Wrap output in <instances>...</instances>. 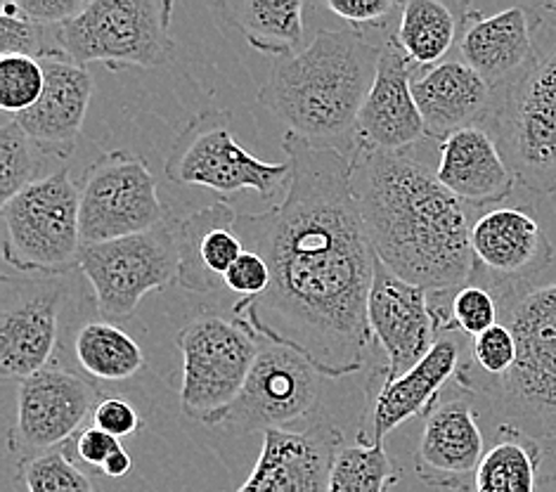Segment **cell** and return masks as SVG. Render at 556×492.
Instances as JSON below:
<instances>
[{
	"label": "cell",
	"mask_w": 556,
	"mask_h": 492,
	"mask_svg": "<svg viewBox=\"0 0 556 492\" xmlns=\"http://www.w3.org/2000/svg\"><path fill=\"white\" fill-rule=\"evenodd\" d=\"M287 194L263 214L237 216L244 249L270 268V287L232 315L258 337L301 353L323 377L363 367L377 254L353 194V154L285 133Z\"/></svg>",
	"instance_id": "6da1fadb"
},
{
	"label": "cell",
	"mask_w": 556,
	"mask_h": 492,
	"mask_svg": "<svg viewBox=\"0 0 556 492\" xmlns=\"http://www.w3.org/2000/svg\"><path fill=\"white\" fill-rule=\"evenodd\" d=\"M353 194L377 258L431 305L453 301L473 282L467 204L427 164L407 154L355 148Z\"/></svg>",
	"instance_id": "7a4b0ae2"
},
{
	"label": "cell",
	"mask_w": 556,
	"mask_h": 492,
	"mask_svg": "<svg viewBox=\"0 0 556 492\" xmlns=\"http://www.w3.org/2000/svg\"><path fill=\"white\" fill-rule=\"evenodd\" d=\"M379 58L381 48L353 29L317 31L296 55L275 62L258 102L299 138L353 154Z\"/></svg>",
	"instance_id": "3957f363"
},
{
	"label": "cell",
	"mask_w": 556,
	"mask_h": 492,
	"mask_svg": "<svg viewBox=\"0 0 556 492\" xmlns=\"http://www.w3.org/2000/svg\"><path fill=\"white\" fill-rule=\"evenodd\" d=\"M168 0H90L81 15L50 31L52 48L81 66L102 62L114 72L150 70L174 60Z\"/></svg>",
	"instance_id": "277c9868"
},
{
	"label": "cell",
	"mask_w": 556,
	"mask_h": 492,
	"mask_svg": "<svg viewBox=\"0 0 556 492\" xmlns=\"http://www.w3.org/2000/svg\"><path fill=\"white\" fill-rule=\"evenodd\" d=\"M78 185L58 168L3 204V256L26 275L62 277L81 265Z\"/></svg>",
	"instance_id": "5b68a950"
},
{
	"label": "cell",
	"mask_w": 556,
	"mask_h": 492,
	"mask_svg": "<svg viewBox=\"0 0 556 492\" xmlns=\"http://www.w3.org/2000/svg\"><path fill=\"white\" fill-rule=\"evenodd\" d=\"M182 353L180 407L192 421L216 427L240 398L261 341L240 317L200 315L178 331Z\"/></svg>",
	"instance_id": "8992f818"
},
{
	"label": "cell",
	"mask_w": 556,
	"mask_h": 492,
	"mask_svg": "<svg viewBox=\"0 0 556 492\" xmlns=\"http://www.w3.org/2000/svg\"><path fill=\"white\" fill-rule=\"evenodd\" d=\"M164 176L176 185L218 194L256 192L270 202L289 182L291 164L254 156L235 140L230 110H206L178 133L164 162Z\"/></svg>",
	"instance_id": "52a82bcc"
},
{
	"label": "cell",
	"mask_w": 556,
	"mask_h": 492,
	"mask_svg": "<svg viewBox=\"0 0 556 492\" xmlns=\"http://www.w3.org/2000/svg\"><path fill=\"white\" fill-rule=\"evenodd\" d=\"M490 122L514 178L535 194L556 192V48L500 92Z\"/></svg>",
	"instance_id": "ba28073f"
},
{
	"label": "cell",
	"mask_w": 556,
	"mask_h": 492,
	"mask_svg": "<svg viewBox=\"0 0 556 492\" xmlns=\"http://www.w3.org/2000/svg\"><path fill=\"white\" fill-rule=\"evenodd\" d=\"M500 323L516 339V365L495 393L526 419L556 415V285L505 287L493 291Z\"/></svg>",
	"instance_id": "9c48e42d"
},
{
	"label": "cell",
	"mask_w": 556,
	"mask_h": 492,
	"mask_svg": "<svg viewBox=\"0 0 556 492\" xmlns=\"http://www.w3.org/2000/svg\"><path fill=\"white\" fill-rule=\"evenodd\" d=\"M78 268L96 291L98 311L104 320H126L150 291L178 282L176 223L166 218L148 232L84 247Z\"/></svg>",
	"instance_id": "30bf717a"
},
{
	"label": "cell",
	"mask_w": 556,
	"mask_h": 492,
	"mask_svg": "<svg viewBox=\"0 0 556 492\" xmlns=\"http://www.w3.org/2000/svg\"><path fill=\"white\" fill-rule=\"evenodd\" d=\"M84 247L148 232L168 216L142 156L124 150L96 156L78 182Z\"/></svg>",
	"instance_id": "8fae6325"
},
{
	"label": "cell",
	"mask_w": 556,
	"mask_h": 492,
	"mask_svg": "<svg viewBox=\"0 0 556 492\" xmlns=\"http://www.w3.org/2000/svg\"><path fill=\"white\" fill-rule=\"evenodd\" d=\"M100 389L76 371L46 367L20 381L8 447L17 464L67 445L100 405Z\"/></svg>",
	"instance_id": "7c38bea8"
},
{
	"label": "cell",
	"mask_w": 556,
	"mask_h": 492,
	"mask_svg": "<svg viewBox=\"0 0 556 492\" xmlns=\"http://www.w3.org/2000/svg\"><path fill=\"white\" fill-rule=\"evenodd\" d=\"M0 371L24 381L50 367L58 351L60 311L67 299L62 277L0 279Z\"/></svg>",
	"instance_id": "4fadbf2b"
},
{
	"label": "cell",
	"mask_w": 556,
	"mask_h": 492,
	"mask_svg": "<svg viewBox=\"0 0 556 492\" xmlns=\"http://www.w3.org/2000/svg\"><path fill=\"white\" fill-rule=\"evenodd\" d=\"M320 371L287 345L261 343L244 389L223 424L242 431L285 429L311 415L320 401Z\"/></svg>",
	"instance_id": "5bb4252c"
},
{
	"label": "cell",
	"mask_w": 556,
	"mask_h": 492,
	"mask_svg": "<svg viewBox=\"0 0 556 492\" xmlns=\"http://www.w3.org/2000/svg\"><path fill=\"white\" fill-rule=\"evenodd\" d=\"M367 323L372 341L387 353V365L379 369L381 381L403 377L443 337L427 291L393 275L379 258L369 291Z\"/></svg>",
	"instance_id": "9a60e30c"
},
{
	"label": "cell",
	"mask_w": 556,
	"mask_h": 492,
	"mask_svg": "<svg viewBox=\"0 0 556 492\" xmlns=\"http://www.w3.org/2000/svg\"><path fill=\"white\" fill-rule=\"evenodd\" d=\"M483 455L485 443L471 405V393L457 386V393L441 395V401L424 419L415 452V471L429 488L471 492Z\"/></svg>",
	"instance_id": "2e32d148"
},
{
	"label": "cell",
	"mask_w": 556,
	"mask_h": 492,
	"mask_svg": "<svg viewBox=\"0 0 556 492\" xmlns=\"http://www.w3.org/2000/svg\"><path fill=\"white\" fill-rule=\"evenodd\" d=\"M471 251L476 279L485 289L528 285L547 268L554 247L542 225L523 209H490L471 225Z\"/></svg>",
	"instance_id": "e0dca14e"
},
{
	"label": "cell",
	"mask_w": 556,
	"mask_h": 492,
	"mask_svg": "<svg viewBox=\"0 0 556 492\" xmlns=\"http://www.w3.org/2000/svg\"><path fill=\"white\" fill-rule=\"evenodd\" d=\"M413 66L393 38L381 46L375 86L357 116V148L405 154L427 138V126L413 96Z\"/></svg>",
	"instance_id": "ac0fdd59"
},
{
	"label": "cell",
	"mask_w": 556,
	"mask_h": 492,
	"mask_svg": "<svg viewBox=\"0 0 556 492\" xmlns=\"http://www.w3.org/2000/svg\"><path fill=\"white\" fill-rule=\"evenodd\" d=\"M343 431L315 424L306 431L270 429L263 433L256 467L235 492H327Z\"/></svg>",
	"instance_id": "d6986e66"
},
{
	"label": "cell",
	"mask_w": 556,
	"mask_h": 492,
	"mask_svg": "<svg viewBox=\"0 0 556 492\" xmlns=\"http://www.w3.org/2000/svg\"><path fill=\"white\" fill-rule=\"evenodd\" d=\"M38 62L46 72L41 100L15 118L43 154L70 159L81 138L92 100V76L86 66L64 58L62 52H52Z\"/></svg>",
	"instance_id": "ffe728a7"
},
{
	"label": "cell",
	"mask_w": 556,
	"mask_h": 492,
	"mask_svg": "<svg viewBox=\"0 0 556 492\" xmlns=\"http://www.w3.org/2000/svg\"><path fill=\"white\" fill-rule=\"evenodd\" d=\"M459 55L495 92L507 90L538 62L535 20L526 8L488 17L469 12L462 22Z\"/></svg>",
	"instance_id": "44dd1931"
},
{
	"label": "cell",
	"mask_w": 556,
	"mask_h": 492,
	"mask_svg": "<svg viewBox=\"0 0 556 492\" xmlns=\"http://www.w3.org/2000/svg\"><path fill=\"white\" fill-rule=\"evenodd\" d=\"M462 365H465L462 361V335L459 331H445L413 369L393 381H381L372 398V407L367 412L372 431L363 433L372 443H383V438L407 419L421 415L427 417L431 407L441 401L445 383L457 377Z\"/></svg>",
	"instance_id": "7402d4cb"
},
{
	"label": "cell",
	"mask_w": 556,
	"mask_h": 492,
	"mask_svg": "<svg viewBox=\"0 0 556 492\" xmlns=\"http://www.w3.org/2000/svg\"><path fill=\"white\" fill-rule=\"evenodd\" d=\"M235 223V209L223 199L176 223L178 287L192 294H216L225 289V275L247 251Z\"/></svg>",
	"instance_id": "603a6c76"
},
{
	"label": "cell",
	"mask_w": 556,
	"mask_h": 492,
	"mask_svg": "<svg viewBox=\"0 0 556 492\" xmlns=\"http://www.w3.org/2000/svg\"><path fill=\"white\" fill-rule=\"evenodd\" d=\"M413 96L427 136L445 140L457 130L481 126L495 112L497 96L465 62L450 60L415 76Z\"/></svg>",
	"instance_id": "cb8c5ba5"
},
{
	"label": "cell",
	"mask_w": 556,
	"mask_h": 492,
	"mask_svg": "<svg viewBox=\"0 0 556 492\" xmlns=\"http://www.w3.org/2000/svg\"><path fill=\"white\" fill-rule=\"evenodd\" d=\"M435 176L459 202L473 206L502 202L516 185L495 138L483 126L457 130L441 142Z\"/></svg>",
	"instance_id": "d4e9b609"
},
{
	"label": "cell",
	"mask_w": 556,
	"mask_h": 492,
	"mask_svg": "<svg viewBox=\"0 0 556 492\" xmlns=\"http://www.w3.org/2000/svg\"><path fill=\"white\" fill-rule=\"evenodd\" d=\"M214 8L263 55H296L303 41L301 0H225Z\"/></svg>",
	"instance_id": "484cf974"
},
{
	"label": "cell",
	"mask_w": 556,
	"mask_h": 492,
	"mask_svg": "<svg viewBox=\"0 0 556 492\" xmlns=\"http://www.w3.org/2000/svg\"><path fill=\"white\" fill-rule=\"evenodd\" d=\"M542 450L535 436L514 424H500L495 443L485 450L471 492H538Z\"/></svg>",
	"instance_id": "4316f807"
},
{
	"label": "cell",
	"mask_w": 556,
	"mask_h": 492,
	"mask_svg": "<svg viewBox=\"0 0 556 492\" xmlns=\"http://www.w3.org/2000/svg\"><path fill=\"white\" fill-rule=\"evenodd\" d=\"M462 22L465 17L441 0H409L401 5V24L393 41L415 66H435L455 46Z\"/></svg>",
	"instance_id": "83f0119b"
},
{
	"label": "cell",
	"mask_w": 556,
	"mask_h": 492,
	"mask_svg": "<svg viewBox=\"0 0 556 492\" xmlns=\"http://www.w3.org/2000/svg\"><path fill=\"white\" fill-rule=\"evenodd\" d=\"M74 353L86 375L102 381H126L144 365L138 341L108 320H90L78 329Z\"/></svg>",
	"instance_id": "f1b7e54d"
},
{
	"label": "cell",
	"mask_w": 556,
	"mask_h": 492,
	"mask_svg": "<svg viewBox=\"0 0 556 492\" xmlns=\"http://www.w3.org/2000/svg\"><path fill=\"white\" fill-rule=\"evenodd\" d=\"M403 478L383 443H372L361 431L355 445H341L337 452L327 492H391Z\"/></svg>",
	"instance_id": "f546056e"
},
{
	"label": "cell",
	"mask_w": 556,
	"mask_h": 492,
	"mask_svg": "<svg viewBox=\"0 0 556 492\" xmlns=\"http://www.w3.org/2000/svg\"><path fill=\"white\" fill-rule=\"evenodd\" d=\"M48 154L26 136V130L12 116L0 126V202H10L22 190L41 180Z\"/></svg>",
	"instance_id": "4dcf8cb0"
},
{
	"label": "cell",
	"mask_w": 556,
	"mask_h": 492,
	"mask_svg": "<svg viewBox=\"0 0 556 492\" xmlns=\"http://www.w3.org/2000/svg\"><path fill=\"white\" fill-rule=\"evenodd\" d=\"M17 476L26 492H100L96 481L72 462L67 447L20 462Z\"/></svg>",
	"instance_id": "1f68e13d"
},
{
	"label": "cell",
	"mask_w": 556,
	"mask_h": 492,
	"mask_svg": "<svg viewBox=\"0 0 556 492\" xmlns=\"http://www.w3.org/2000/svg\"><path fill=\"white\" fill-rule=\"evenodd\" d=\"M46 86L43 64L34 58H0V110L20 116L41 100Z\"/></svg>",
	"instance_id": "d6a6232c"
},
{
	"label": "cell",
	"mask_w": 556,
	"mask_h": 492,
	"mask_svg": "<svg viewBox=\"0 0 556 492\" xmlns=\"http://www.w3.org/2000/svg\"><path fill=\"white\" fill-rule=\"evenodd\" d=\"M46 26L31 22L20 10L17 0H3L0 3V58L24 55L43 60L52 52V38Z\"/></svg>",
	"instance_id": "836d02e7"
},
{
	"label": "cell",
	"mask_w": 556,
	"mask_h": 492,
	"mask_svg": "<svg viewBox=\"0 0 556 492\" xmlns=\"http://www.w3.org/2000/svg\"><path fill=\"white\" fill-rule=\"evenodd\" d=\"M500 323V301L483 285H467L450 301V329L476 339Z\"/></svg>",
	"instance_id": "e575fe53"
},
{
	"label": "cell",
	"mask_w": 556,
	"mask_h": 492,
	"mask_svg": "<svg viewBox=\"0 0 556 492\" xmlns=\"http://www.w3.org/2000/svg\"><path fill=\"white\" fill-rule=\"evenodd\" d=\"M90 419H92V427L118 438V441H124L128 436H136L142 429V419L138 415V409L128 401H124L122 395L102 398Z\"/></svg>",
	"instance_id": "d590c367"
},
{
	"label": "cell",
	"mask_w": 556,
	"mask_h": 492,
	"mask_svg": "<svg viewBox=\"0 0 556 492\" xmlns=\"http://www.w3.org/2000/svg\"><path fill=\"white\" fill-rule=\"evenodd\" d=\"M270 287V268L254 251H244V254L235 261L232 268L225 275V289L235 291L242 299L261 297L263 291Z\"/></svg>",
	"instance_id": "8d00e7d4"
},
{
	"label": "cell",
	"mask_w": 556,
	"mask_h": 492,
	"mask_svg": "<svg viewBox=\"0 0 556 492\" xmlns=\"http://www.w3.org/2000/svg\"><path fill=\"white\" fill-rule=\"evenodd\" d=\"M323 5L351 26H379L399 10L393 0H325Z\"/></svg>",
	"instance_id": "74e56055"
},
{
	"label": "cell",
	"mask_w": 556,
	"mask_h": 492,
	"mask_svg": "<svg viewBox=\"0 0 556 492\" xmlns=\"http://www.w3.org/2000/svg\"><path fill=\"white\" fill-rule=\"evenodd\" d=\"M17 3L31 22L55 29V26L81 15L90 0H17Z\"/></svg>",
	"instance_id": "f35d334b"
},
{
	"label": "cell",
	"mask_w": 556,
	"mask_h": 492,
	"mask_svg": "<svg viewBox=\"0 0 556 492\" xmlns=\"http://www.w3.org/2000/svg\"><path fill=\"white\" fill-rule=\"evenodd\" d=\"M122 441L118 438L104 433L96 427H88L81 431L76 441V455L81 462L90 464V467H102L104 462H108L116 450H122Z\"/></svg>",
	"instance_id": "ab89813d"
},
{
	"label": "cell",
	"mask_w": 556,
	"mask_h": 492,
	"mask_svg": "<svg viewBox=\"0 0 556 492\" xmlns=\"http://www.w3.org/2000/svg\"><path fill=\"white\" fill-rule=\"evenodd\" d=\"M130 469H134V459H130V455L124 447L116 450L114 455L100 467V471L108 478H124V476H128Z\"/></svg>",
	"instance_id": "60d3db41"
},
{
	"label": "cell",
	"mask_w": 556,
	"mask_h": 492,
	"mask_svg": "<svg viewBox=\"0 0 556 492\" xmlns=\"http://www.w3.org/2000/svg\"><path fill=\"white\" fill-rule=\"evenodd\" d=\"M538 492H556V471L549 474L547 478H542Z\"/></svg>",
	"instance_id": "b9f144b4"
},
{
	"label": "cell",
	"mask_w": 556,
	"mask_h": 492,
	"mask_svg": "<svg viewBox=\"0 0 556 492\" xmlns=\"http://www.w3.org/2000/svg\"><path fill=\"white\" fill-rule=\"evenodd\" d=\"M542 8H545V10H549V12H556V0H554V3H547V5H542Z\"/></svg>",
	"instance_id": "7bdbcfd3"
}]
</instances>
